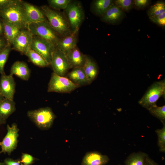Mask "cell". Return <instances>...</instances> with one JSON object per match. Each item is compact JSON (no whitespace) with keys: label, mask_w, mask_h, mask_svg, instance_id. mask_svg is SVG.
Wrapping results in <instances>:
<instances>
[{"label":"cell","mask_w":165,"mask_h":165,"mask_svg":"<svg viewBox=\"0 0 165 165\" xmlns=\"http://www.w3.org/2000/svg\"></svg>","instance_id":"cell-44"},{"label":"cell","mask_w":165,"mask_h":165,"mask_svg":"<svg viewBox=\"0 0 165 165\" xmlns=\"http://www.w3.org/2000/svg\"><path fill=\"white\" fill-rule=\"evenodd\" d=\"M163 127L160 129H157L155 131L158 137V145L160 152L165 151V122H162Z\"/></svg>","instance_id":"cell-29"},{"label":"cell","mask_w":165,"mask_h":165,"mask_svg":"<svg viewBox=\"0 0 165 165\" xmlns=\"http://www.w3.org/2000/svg\"><path fill=\"white\" fill-rule=\"evenodd\" d=\"M21 5L23 14L29 24L32 23L48 22L40 8L22 0Z\"/></svg>","instance_id":"cell-11"},{"label":"cell","mask_w":165,"mask_h":165,"mask_svg":"<svg viewBox=\"0 0 165 165\" xmlns=\"http://www.w3.org/2000/svg\"><path fill=\"white\" fill-rule=\"evenodd\" d=\"M72 1L71 0H49V7L56 10H64Z\"/></svg>","instance_id":"cell-28"},{"label":"cell","mask_w":165,"mask_h":165,"mask_svg":"<svg viewBox=\"0 0 165 165\" xmlns=\"http://www.w3.org/2000/svg\"><path fill=\"white\" fill-rule=\"evenodd\" d=\"M2 20L4 26V37L8 45L12 46L14 38L21 30L13 24Z\"/></svg>","instance_id":"cell-22"},{"label":"cell","mask_w":165,"mask_h":165,"mask_svg":"<svg viewBox=\"0 0 165 165\" xmlns=\"http://www.w3.org/2000/svg\"><path fill=\"white\" fill-rule=\"evenodd\" d=\"M6 121L3 120L0 118V125L6 123Z\"/></svg>","instance_id":"cell-40"},{"label":"cell","mask_w":165,"mask_h":165,"mask_svg":"<svg viewBox=\"0 0 165 165\" xmlns=\"http://www.w3.org/2000/svg\"><path fill=\"white\" fill-rule=\"evenodd\" d=\"M146 165H159L155 161L148 156L147 158Z\"/></svg>","instance_id":"cell-38"},{"label":"cell","mask_w":165,"mask_h":165,"mask_svg":"<svg viewBox=\"0 0 165 165\" xmlns=\"http://www.w3.org/2000/svg\"><path fill=\"white\" fill-rule=\"evenodd\" d=\"M25 55L30 61L39 67L44 68L49 66L41 55L31 49L27 52Z\"/></svg>","instance_id":"cell-25"},{"label":"cell","mask_w":165,"mask_h":165,"mask_svg":"<svg viewBox=\"0 0 165 165\" xmlns=\"http://www.w3.org/2000/svg\"><path fill=\"white\" fill-rule=\"evenodd\" d=\"M21 2L18 0L15 4L0 10V18L13 24L21 30L28 29L29 24L23 14Z\"/></svg>","instance_id":"cell-2"},{"label":"cell","mask_w":165,"mask_h":165,"mask_svg":"<svg viewBox=\"0 0 165 165\" xmlns=\"http://www.w3.org/2000/svg\"><path fill=\"white\" fill-rule=\"evenodd\" d=\"M35 160V158L32 155L27 153H22L20 161L23 165H31Z\"/></svg>","instance_id":"cell-32"},{"label":"cell","mask_w":165,"mask_h":165,"mask_svg":"<svg viewBox=\"0 0 165 165\" xmlns=\"http://www.w3.org/2000/svg\"><path fill=\"white\" fill-rule=\"evenodd\" d=\"M150 113L154 116L160 120L161 122H165V105L152 107L148 110Z\"/></svg>","instance_id":"cell-30"},{"label":"cell","mask_w":165,"mask_h":165,"mask_svg":"<svg viewBox=\"0 0 165 165\" xmlns=\"http://www.w3.org/2000/svg\"><path fill=\"white\" fill-rule=\"evenodd\" d=\"M164 13H165L164 2L158 1L150 7L147 14L149 17L158 16Z\"/></svg>","instance_id":"cell-26"},{"label":"cell","mask_w":165,"mask_h":165,"mask_svg":"<svg viewBox=\"0 0 165 165\" xmlns=\"http://www.w3.org/2000/svg\"><path fill=\"white\" fill-rule=\"evenodd\" d=\"M4 98L0 94V101H1Z\"/></svg>","instance_id":"cell-41"},{"label":"cell","mask_w":165,"mask_h":165,"mask_svg":"<svg viewBox=\"0 0 165 165\" xmlns=\"http://www.w3.org/2000/svg\"><path fill=\"white\" fill-rule=\"evenodd\" d=\"M65 55L71 68L83 67L86 55L83 54L77 46Z\"/></svg>","instance_id":"cell-15"},{"label":"cell","mask_w":165,"mask_h":165,"mask_svg":"<svg viewBox=\"0 0 165 165\" xmlns=\"http://www.w3.org/2000/svg\"><path fill=\"white\" fill-rule=\"evenodd\" d=\"M40 9L50 26L61 37H65L72 33L63 13L54 10L47 5L41 6Z\"/></svg>","instance_id":"cell-1"},{"label":"cell","mask_w":165,"mask_h":165,"mask_svg":"<svg viewBox=\"0 0 165 165\" xmlns=\"http://www.w3.org/2000/svg\"><path fill=\"white\" fill-rule=\"evenodd\" d=\"M165 81L154 82L149 86L139 101L140 105L147 110L157 105L156 103L161 97H165Z\"/></svg>","instance_id":"cell-5"},{"label":"cell","mask_w":165,"mask_h":165,"mask_svg":"<svg viewBox=\"0 0 165 165\" xmlns=\"http://www.w3.org/2000/svg\"><path fill=\"white\" fill-rule=\"evenodd\" d=\"M109 160L108 156L97 152H87L83 157L81 165H104Z\"/></svg>","instance_id":"cell-16"},{"label":"cell","mask_w":165,"mask_h":165,"mask_svg":"<svg viewBox=\"0 0 165 165\" xmlns=\"http://www.w3.org/2000/svg\"><path fill=\"white\" fill-rule=\"evenodd\" d=\"M18 1V0H0V10L6 8Z\"/></svg>","instance_id":"cell-34"},{"label":"cell","mask_w":165,"mask_h":165,"mask_svg":"<svg viewBox=\"0 0 165 165\" xmlns=\"http://www.w3.org/2000/svg\"><path fill=\"white\" fill-rule=\"evenodd\" d=\"M63 13L72 33L78 32L84 18V11L80 2L71 1Z\"/></svg>","instance_id":"cell-6"},{"label":"cell","mask_w":165,"mask_h":165,"mask_svg":"<svg viewBox=\"0 0 165 165\" xmlns=\"http://www.w3.org/2000/svg\"><path fill=\"white\" fill-rule=\"evenodd\" d=\"M150 2V1L148 0H135L134 5L138 8L142 9L148 6Z\"/></svg>","instance_id":"cell-35"},{"label":"cell","mask_w":165,"mask_h":165,"mask_svg":"<svg viewBox=\"0 0 165 165\" xmlns=\"http://www.w3.org/2000/svg\"><path fill=\"white\" fill-rule=\"evenodd\" d=\"M31 71L27 64L24 62L17 61L11 67L10 74L15 75L25 81L29 79Z\"/></svg>","instance_id":"cell-19"},{"label":"cell","mask_w":165,"mask_h":165,"mask_svg":"<svg viewBox=\"0 0 165 165\" xmlns=\"http://www.w3.org/2000/svg\"><path fill=\"white\" fill-rule=\"evenodd\" d=\"M33 35L28 29L21 30L15 37L12 44V50L25 55L31 49Z\"/></svg>","instance_id":"cell-9"},{"label":"cell","mask_w":165,"mask_h":165,"mask_svg":"<svg viewBox=\"0 0 165 165\" xmlns=\"http://www.w3.org/2000/svg\"><path fill=\"white\" fill-rule=\"evenodd\" d=\"M0 165H5L4 162H0Z\"/></svg>","instance_id":"cell-42"},{"label":"cell","mask_w":165,"mask_h":165,"mask_svg":"<svg viewBox=\"0 0 165 165\" xmlns=\"http://www.w3.org/2000/svg\"><path fill=\"white\" fill-rule=\"evenodd\" d=\"M73 68L66 77L79 87L89 85L83 67Z\"/></svg>","instance_id":"cell-18"},{"label":"cell","mask_w":165,"mask_h":165,"mask_svg":"<svg viewBox=\"0 0 165 165\" xmlns=\"http://www.w3.org/2000/svg\"><path fill=\"white\" fill-rule=\"evenodd\" d=\"M56 48L43 39L37 36L33 35L31 49L41 55L49 66L50 65L53 53Z\"/></svg>","instance_id":"cell-12"},{"label":"cell","mask_w":165,"mask_h":165,"mask_svg":"<svg viewBox=\"0 0 165 165\" xmlns=\"http://www.w3.org/2000/svg\"><path fill=\"white\" fill-rule=\"evenodd\" d=\"M147 154L142 152L130 154L125 162L124 165H146Z\"/></svg>","instance_id":"cell-23"},{"label":"cell","mask_w":165,"mask_h":165,"mask_svg":"<svg viewBox=\"0 0 165 165\" xmlns=\"http://www.w3.org/2000/svg\"><path fill=\"white\" fill-rule=\"evenodd\" d=\"M114 3L123 11H130L134 5V1L132 0H116Z\"/></svg>","instance_id":"cell-31"},{"label":"cell","mask_w":165,"mask_h":165,"mask_svg":"<svg viewBox=\"0 0 165 165\" xmlns=\"http://www.w3.org/2000/svg\"><path fill=\"white\" fill-rule=\"evenodd\" d=\"M124 16V11L113 3L101 16V20L105 23L116 24L119 23Z\"/></svg>","instance_id":"cell-14"},{"label":"cell","mask_w":165,"mask_h":165,"mask_svg":"<svg viewBox=\"0 0 165 165\" xmlns=\"http://www.w3.org/2000/svg\"><path fill=\"white\" fill-rule=\"evenodd\" d=\"M149 18L152 22L159 26L164 27L165 25V13L158 16Z\"/></svg>","instance_id":"cell-33"},{"label":"cell","mask_w":165,"mask_h":165,"mask_svg":"<svg viewBox=\"0 0 165 165\" xmlns=\"http://www.w3.org/2000/svg\"><path fill=\"white\" fill-rule=\"evenodd\" d=\"M78 87L66 77L58 75L53 72L48 84L47 92L70 93Z\"/></svg>","instance_id":"cell-7"},{"label":"cell","mask_w":165,"mask_h":165,"mask_svg":"<svg viewBox=\"0 0 165 165\" xmlns=\"http://www.w3.org/2000/svg\"><path fill=\"white\" fill-rule=\"evenodd\" d=\"M4 163L5 165H23L19 159L14 160L7 158L4 160Z\"/></svg>","instance_id":"cell-36"},{"label":"cell","mask_w":165,"mask_h":165,"mask_svg":"<svg viewBox=\"0 0 165 165\" xmlns=\"http://www.w3.org/2000/svg\"><path fill=\"white\" fill-rule=\"evenodd\" d=\"M78 32L73 33L69 35L61 37L56 48L66 55L76 46L78 42Z\"/></svg>","instance_id":"cell-17"},{"label":"cell","mask_w":165,"mask_h":165,"mask_svg":"<svg viewBox=\"0 0 165 165\" xmlns=\"http://www.w3.org/2000/svg\"><path fill=\"white\" fill-rule=\"evenodd\" d=\"M28 29L33 35L43 39L56 48L61 37L52 28L48 22L30 24L28 25Z\"/></svg>","instance_id":"cell-3"},{"label":"cell","mask_w":165,"mask_h":165,"mask_svg":"<svg viewBox=\"0 0 165 165\" xmlns=\"http://www.w3.org/2000/svg\"><path fill=\"white\" fill-rule=\"evenodd\" d=\"M1 145V142H0V146Z\"/></svg>","instance_id":"cell-43"},{"label":"cell","mask_w":165,"mask_h":165,"mask_svg":"<svg viewBox=\"0 0 165 165\" xmlns=\"http://www.w3.org/2000/svg\"><path fill=\"white\" fill-rule=\"evenodd\" d=\"M7 133L1 142V150L0 154L6 153L10 155L17 146L19 129L17 124L13 123L11 126L7 125Z\"/></svg>","instance_id":"cell-8"},{"label":"cell","mask_w":165,"mask_h":165,"mask_svg":"<svg viewBox=\"0 0 165 165\" xmlns=\"http://www.w3.org/2000/svg\"><path fill=\"white\" fill-rule=\"evenodd\" d=\"M50 65L54 73L63 77H65L71 68L65 55L57 48L53 53Z\"/></svg>","instance_id":"cell-10"},{"label":"cell","mask_w":165,"mask_h":165,"mask_svg":"<svg viewBox=\"0 0 165 165\" xmlns=\"http://www.w3.org/2000/svg\"><path fill=\"white\" fill-rule=\"evenodd\" d=\"M8 45V43L4 36H0V51L2 50Z\"/></svg>","instance_id":"cell-37"},{"label":"cell","mask_w":165,"mask_h":165,"mask_svg":"<svg viewBox=\"0 0 165 165\" xmlns=\"http://www.w3.org/2000/svg\"><path fill=\"white\" fill-rule=\"evenodd\" d=\"M12 50L11 46L8 45L0 51V73L1 75L5 74L4 67L10 53Z\"/></svg>","instance_id":"cell-27"},{"label":"cell","mask_w":165,"mask_h":165,"mask_svg":"<svg viewBox=\"0 0 165 165\" xmlns=\"http://www.w3.org/2000/svg\"><path fill=\"white\" fill-rule=\"evenodd\" d=\"M0 36H4V26L2 19L0 18Z\"/></svg>","instance_id":"cell-39"},{"label":"cell","mask_w":165,"mask_h":165,"mask_svg":"<svg viewBox=\"0 0 165 165\" xmlns=\"http://www.w3.org/2000/svg\"><path fill=\"white\" fill-rule=\"evenodd\" d=\"M83 68L90 85L97 76L99 72L97 65L94 61L86 55Z\"/></svg>","instance_id":"cell-20"},{"label":"cell","mask_w":165,"mask_h":165,"mask_svg":"<svg viewBox=\"0 0 165 165\" xmlns=\"http://www.w3.org/2000/svg\"><path fill=\"white\" fill-rule=\"evenodd\" d=\"M112 0H96L93 1L92 9L97 15L101 16L113 3Z\"/></svg>","instance_id":"cell-24"},{"label":"cell","mask_w":165,"mask_h":165,"mask_svg":"<svg viewBox=\"0 0 165 165\" xmlns=\"http://www.w3.org/2000/svg\"><path fill=\"white\" fill-rule=\"evenodd\" d=\"M16 91V83L13 75L5 74L0 78V94L4 98L13 100Z\"/></svg>","instance_id":"cell-13"},{"label":"cell","mask_w":165,"mask_h":165,"mask_svg":"<svg viewBox=\"0 0 165 165\" xmlns=\"http://www.w3.org/2000/svg\"><path fill=\"white\" fill-rule=\"evenodd\" d=\"M16 110V103L14 100L4 98L0 101V118L6 119Z\"/></svg>","instance_id":"cell-21"},{"label":"cell","mask_w":165,"mask_h":165,"mask_svg":"<svg viewBox=\"0 0 165 165\" xmlns=\"http://www.w3.org/2000/svg\"><path fill=\"white\" fill-rule=\"evenodd\" d=\"M27 115L35 124L42 130L50 129L56 117L51 108L48 107L29 110Z\"/></svg>","instance_id":"cell-4"}]
</instances>
